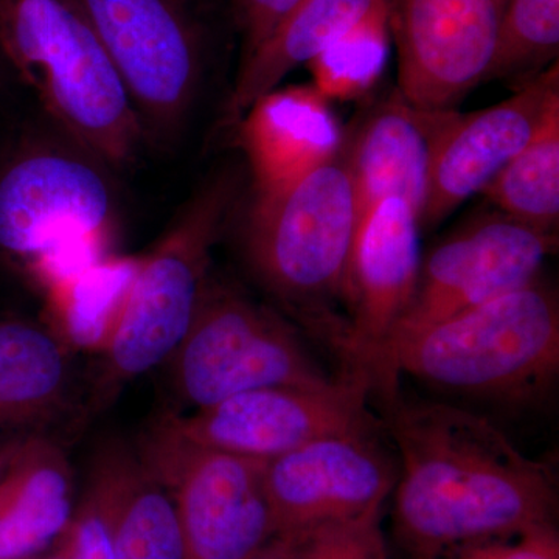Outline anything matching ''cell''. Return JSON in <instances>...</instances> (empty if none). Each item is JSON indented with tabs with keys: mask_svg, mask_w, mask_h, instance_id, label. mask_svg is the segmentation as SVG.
<instances>
[{
	"mask_svg": "<svg viewBox=\"0 0 559 559\" xmlns=\"http://www.w3.org/2000/svg\"><path fill=\"white\" fill-rule=\"evenodd\" d=\"M396 374L440 392L530 404L559 374V300L543 277L444 320L396 349Z\"/></svg>",
	"mask_w": 559,
	"mask_h": 559,
	"instance_id": "cell-4",
	"label": "cell"
},
{
	"mask_svg": "<svg viewBox=\"0 0 559 559\" xmlns=\"http://www.w3.org/2000/svg\"><path fill=\"white\" fill-rule=\"evenodd\" d=\"M559 0H509L487 81L525 84L558 61Z\"/></svg>",
	"mask_w": 559,
	"mask_h": 559,
	"instance_id": "cell-25",
	"label": "cell"
},
{
	"mask_svg": "<svg viewBox=\"0 0 559 559\" xmlns=\"http://www.w3.org/2000/svg\"><path fill=\"white\" fill-rule=\"evenodd\" d=\"M179 399L194 411L263 388H330L331 377L293 325L210 274L186 337L168 359Z\"/></svg>",
	"mask_w": 559,
	"mask_h": 559,
	"instance_id": "cell-7",
	"label": "cell"
},
{
	"mask_svg": "<svg viewBox=\"0 0 559 559\" xmlns=\"http://www.w3.org/2000/svg\"><path fill=\"white\" fill-rule=\"evenodd\" d=\"M382 507L352 520L326 522L297 533L290 559H389Z\"/></svg>",
	"mask_w": 559,
	"mask_h": 559,
	"instance_id": "cell-26",
	"label": "cell"
},
{
	"mask_svg": "<svg viewBox=\"0 0 559 559\" xmlns=\"http://www.w3.org/2000/svg\"><path fill=\"white\" fill-rule=\"evenodd\" d=\"M558 235L544 234L506 213H484L433 246L419 263L414 296L390 344L396 349L423 331L480 307L538 278Z\"/></svg>",
	"mask_w": 559,
	"mask_h": 559,
	"instance_id": "cell-11",
	"label": "cell"
},
{
	"mask_svg": "<svg viewBox=\"0 0 559 559\" xmlns=\"http://www.w3.org/2000/svg\"><path fill=\"white\" fill-rule=\"evenodd\" d=\"M86 150L40 145L0 168V253L40 289L112 255L119 205Z\"/></svg>",
	"mask_w": 559,
	"mask_h": 559,
	"instance_id": "cell-5",
	"label": "cell"
},
{
	"mask_svg": "<svg viewBox=\"0 0 559 559\" xmlns=\"http://www.w3.org/2000/svg\"><path fill=\"white\" fill-rule=\"evenodd\" d=\"M237 197L234 175L213 176L187 202L159 245L142 257L127 308L103 353L98 403L170 359L179 347L197 316L213 248L226 229Z\"/></svg>",
	"mask_w": 559,
	"mask_h": 559,
	"instance_id": "cell-6",
	"label": "cell"
},
{
	"mask_svg": "<svg viewBox=\"0 0 559 559\" xmlns=\"http://www.w3.org/2000/svg\"><path fill=\"white\" fill-rule=\"evenodd\" d=\"M72 500V469L61 448L46 437H20L0 473V559H33L60 540Z\"/></svg>",
	"mask_w": 559,
	"mask_h": 559,
	"instance_id": "cell-19",
	"label": "cell"
},
{
	"mask_svg": "<svg viewBox=\"0 0 559 559\" xmlns=\"http://www.w3.org/2000/svg\"><path fill=\"white\" fill-rule=\"evenodd\" d=\"M419 221L406 201L388 198L360 221L345 280L347 336L342 377L389 404L400 396L390 370V344L417 285Z\"/></svg>",
	"mask_w": 559,
	"mask_h": 559,
	"instance_id": "cell-10",
	"label": "cell"
},
{
	"mask_svg": "<svg viewBox=\"0 0 559 559\" xmlns=\"http://www.w3.org/2000/svg\"><path fill=\"white\" fill-rule=\"evenodd\" d=\"M358 201L342 148L277 189L253 193L246 255L257 277L301 325L341 355L347 336L345 280Z\"/></svg>",
	"mask_w": 559,
	"mask_h": 559,
	"instance_id": "cell-2",
	"label": "cell"
},
{
	"mask_svg": "<svg viewBox=\"0 0 559 559\" xmlns=\"http://www.w3.org/2000/svg\"><path fill=\"white\" fill-rule=\"evenodd\" d=\"M264 477L280 536L382 507L399 471L377 436H340L267 460Z\"/></svg>",
	"mask_w": 559,
	"mask_h": 559,
	"instance_id": "cell-15",
	"label": "cell"
},
{
	"mask_svg": "<svg viewBox=\"0 0 559 559\" xmlns=\"http://www.w3.org/2000/svg\"><path fill=\"white\" fill-rule=\"evenodd\" d=\"M238 143L248 157L253 193L277 189L336 156L345 132L312 86L274 90L242 117Z\"/></svg>",
	"mask_w": 559,
	"mask_h": 559,
	"instance_id": "cell-17",
	"label": "cell"
},
{
	"mask_svg": "<svg viewBox=\"0 0 559 559\" xmlns=\"http://www.w3.org/2000/svg\"><path fill=\"white\" fill-rule=\"evenodd\" d=\"M384 407L401 457L393 530L412 559L557 527L554 471L489 419L401 395Z\"/></svg>",
	"mask_w": 559,
	"mask_h": 559,
	"instance_id": "cell-1",
	"label": "cell"
},
{
	"mask_svg": "<svg viewBox=\"0 0 559 559\" xmlns=\"http://www.w3.org/2000/svg\"><path fill=\"white\" fill-rule=\"evenodd\" d=\"M297 543V533L294 535L275 536L267 546L257 551L248 559H290L293 558L294 547Z\"/></svg>",
	"mask_w": 559,
	"mask_h": 559,
	"instance_id": "cell-30",
	"label": "cell"
},
{
	"mask_svg": "<svg viewBox=\"0 0 559 559\" xmlns=\"http://www.w3.org/2000/svg\"><path fill=\"white\" fill-rule=\"evenodd\" d=\"M559 100L558 61L507 100L469 114L443 110L430 156L419 227H432L491 182L532 140Z\"/></svg>",
	"mask_w": 559,
	"mask_h": 559,
	"instance_id": "cell-14",
	"label": "cell"
},
{
	"mask_svg": "<svg viewBox=\"0 0 559 559\" xmlns=\"http://www.w3.org/2000/svg\"><path fill=\"white\" fill-rule=\"evenodd\" d=\"M499 212L544 234L559 224V100L502 171L481 190Z\"/></svg>",
	"mask_w": 559,
	"mask_h": 559,
	"instance_id": "cell-23",
	"label": "cell"
},
{
	"mask_svg": "<svg viewBox=\"0 0 559 559\" xmlns=\"http://www.w3.org/2000/svg\"><path fill=\"white\" fill-rule=\"evenodd\" d=\"M436 559H559L558 530L546 527L513 538L469 544Z\"/></svg>",
	"mask_w": 559,
	"mask_h": 559,
	"instance_id": "cell-27",
	"label": "cell"
},
{
	"mask_svg": "<svg viewBox=\"0 0 559 559\" xmlns=\"http://www.w3.org/2000/svg\"><path fill=\"white\" fill-rule=\"evenodd\" d=\"M0 53L73 143L110 170L146 142L79 0H0Z\"/></svg>",
	"mask_w": 559,
	"mask_h": 559,
	"instance_id": "cell-3",
	"label": "cell"
},
{
	"mask_svg": "<svg viewBox=\"0 0 559 559\" xmlns=\"http://www.w3.org/2000/svg\"><path fill=\"white\" fill-rule=\"evenodd\" d=\"M17 440H20V437L17 439H9L0 441V473H2V469L5 468L7 462H9L11 452L14 451V448H16Z\"/></svg>",
	"mask_w": 559,
	"mask_h": 559,
	"instance_id": "cell-31",
	"label": "cell"
},
{
	"mask_svg": "<svg viewBox=\"0 0 559 559\" xmlns=\"http://www.w3.org/2000/svg\"><path fill=\"white\" fill-rule=\"evenodd\" d=\"M509 0H388L399 90L415 108L451 110L485 83Z\"/></svg>",
	"mask_w": 559,
	"mask_h": 559,
	"instance_id": "cell-13",
	"label": "cell"
},
{
	"mask_svg": "<svg viewBox=\"0 0 559 559\" xmlns=\"http://www.w3.org/2000/svg\"><path fill=\"white\" fill-rule=\"evenodd\" d=\"M369 396L366 385L341 377L330 388L249 390L193 414L164 418L194 443L271 460L326 437L377 436Z\"/></svg>",
	"mask_w": 559,
	"mask_h": 559,
	"instance_id": "cell-12",
	"label": "cell"
},
{
	"mask_svg": "<svg viewBox=\"0 0 559 559\" xmlns=\"http://www.w3.org/2000/svg\"><path fill=\"white\" fill-rule=\"evenodd\" d=\"M441 114L415 108L395 90L345 132L342 153L355 183L358 227L388 198L406 201L421 218Z\"/></svg>",
	"mask_w": 559,
	"mask_h": 559,
	"instance_id": "cell-16",
	"label": "cell"
},
{
	"mask_svg": "<svg viewBox=\"0 0 559 559\" xmlns=\"http://www.w3.org/2000/svg\"><path fill=\"white\" fill-rule=\"evenodd\" d=\"M86 495L105 518L116 559H187L175 500L123 441L97 451Z\"/></svg>",
	"mask_w": 559,
	"mask_h": 559,
	"instance_id": "cell-18",
	"label": "cell"
},
{
	"mask_svg": "<svg viewBox=\"0 0 559 559\" xmlns=\"http://www.w3.org/2000/svg\"><path fill=\"white\" fill-rule=\"evenodd\" d=\"M0 60H3V58H2V53H0Z\"/></svg>",
	"mask_w": 559,
	"mask_h": 559,
	"instance_id": "cell-33",
	"label": "cell"
},
{
	"mask_svg": "<svg viewBox=\"0 0 559 559\" xmlns=\"http://www.w3.org/2000/svg\"><path fill=\"white\" fill-rule=\"evenodd\" d=\"M68 345L50 326L0 319V433L43 425L68 400Z\"/></svg>",
	"mask_w": 559,
	"mask_h": 559,
	"instance_id": "cell-21",
	"label": "cell"
},
{
	"mask_svg": "<svg viewBox=\"0 0 559 559\" xmlns=\"http://www.w3.org/2000/svg\"><path fill=\"white\" fill-rule=\"evenodd\" d=\"M142 257H106L44 289L53 331L68 347L105 353L127 308Z\"/></svg>",
	"mask_w": 559,
	"mask_h": 559,
	"instance_id": "cell-22",
	"label": "cell"
},
{
	"mask_svg": "<svg viewBox=\"0 0 559 559\" xmlns=\"http://www.w3.org/2000/svg\"><path fill=\"white\" fill-rule=\"evenodd\" d=\"M373 0H299L242 61L221 127L235 130L246 112L300 66L310 64L369 10Z\"/></svg>",
	"mask_w": 559,
	"mask_h": 559,
	"instance_id": "cell-20",
	"label": "cell"
},
{
	"mask_svg": "<svg viewBox=\"0 0 559 559\" xmlns=\"http://www.w3.org/2000/svg\"><path fill=\"white\" fill-rule=\"evenodd\" d=\"M390 44L388 0H373L352 27L308 64L312 87L329 102L364 97L384 73Z\"/></svg>",
	"mask_w": 559,
	"mask_h": 559,
	"instance_id": "cell-24",
	"label": "cell"
},
{
	"mask_svg": "<svg viewBox=\"0 0 559 559\" xmlns=\"http://www.w3.org/2000/svg\"><path fill=\"white\" fill-rule=\"evenodd\" d=\"M297 2L299 0H230L235 24L241 33V62L259 49Z\"/></svg>",
	"mask_w": 559,
	"mask_h": 559,
	"instance_id": "cell-29",
	"label": "cell"
},
{
	"mask_svg": "<svg viewBox=\"0 0 559 559\" xmlns=\"http://www.w3.org/2000/svg\"><path fill=\"white\" fill-rule=\"evenodd\" d=\"M138 452L175 500L187 559H248L277 536L264 477L267 460L194 443L164 417Z\"/></svg>",
	"mask_w": 559,
	"mask_h": 559,
	"instance_id": "cell-9",
	"label": "cell"
},
{
	"mask_svg": "<svg viewBox=\"0 0 559 559\" xmlns=\"http://www.w3.org/2000/svg\"><path fill=\"white\" fill-rule=\"evenodd\" d=\"M46 559H75L72 555H69L68 551L57 549L55 554L49 555Z\"/></svg>",
	"mask_w": 559,
	"mask_h": 559,
	"instance_id": "cell-32",
	"label": "cell"
},
{
	"mask_svg": "<svg viewBox=\"0 0 559 559\" xmlns=\"http://www.w3.org/2000/svg\"><path fill=\"white\" fill-rule=\"evenodd\" d=\"M58 549L75 559H116L108 525L90 495H84L79 509L73 510Z\"/></svg>",
	"mask_w": 559,
	"mask_h": 559,
	"instance_id": "cell-28",
	"label": "cell"
},
{
	"mask_svg": "<svg viewBox=\"0 0 559 559\" xmlns=\"http://www.w3.org/2000/svg\"><path fill=\"white\" fill-rule=\"evenodd\" d=\"M127 91L146 142L178 140L207 57L201 0H79Z\"/></svg>",
	"mask_w": 559,
	"mask_h": 559,
	"instance_id": "cell-8",
	"label": "cell"
}]
</instances>
